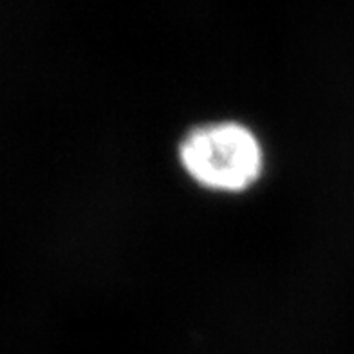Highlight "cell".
<instances>
[{"label":"cell","instance_id":"obj_1","mask_svg":"<svg viewBox=\"0 0 354 354\" xmlns=\"http://www.w3.org/2000/svg\"><path fill=\"white\" fill-rule=\"evenodd\" d=\"M183 172L199 188L237 196L261 181L266 154L253 129L235 120L197 125L177 145Z\"/></svg>","mask_w":354,"mask_h":354}]
</instances>
